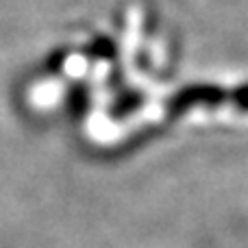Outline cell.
<instances>
[{
    "label": "cell",
    "mask_w": 248,
    "mask_h": 248,
    "mask_svg": "<svg viewBox=\"0 0 248 248\" xmlns=\"http://www.w3.org/2000/svg\"><path fill=\"white\" fill-rule=\"evenodd\" d=\"M224 105H233V90L211 85V83H194V85H185L168 100V113L181 116L194 107L216 109Z\"/></svg>",
    "instance_id": "1"
},
{
    "label": "cell",
    "mask_w": 248,
    "mask_h": 248,
    "mask_svg": "<svg viewBox=\"0 0 248 248\" xmlns=\"http://www.w3.org/2000/svg\"><path fill=\"white\" fill-rule=\"evenodd\" d=\"M233 107L237 111H244V113L248 111V83L233 90Z\"/></svg>",
    "instance_id": "2"
}]
</instances>
